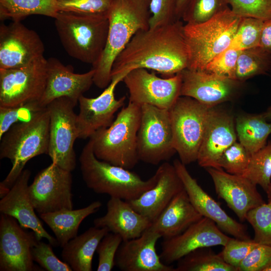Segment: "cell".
<instances>
[{
    "mask_svg": "<svg viewBox=\"0 0 271 271\" xmlns=\"http://www.w3.org/2000/svg\"><path fill=\"white\" fill-rule=\"evenodd\" d=\"M176 4L177 0H151L149 28L168 25L179 20L176 16Z\"/></svg>",
    "mask_w": 271,
    "mask_h": 271,
    "instance_id": "obj_46",
    "label": "cell"
},
{
    "mask_svg": "<svg viewBox=\"0 0 271 271\" xmlns=\"http://www.w3.org/2000/svg\"><path fill=\"white\" fill-rule=\"evenodd\" d=\"M206 170L218 198L225 201L241 222L246 220L249 211L265 203L256 185L243 176L231 174L221 168Z\"/></svg>",
    "mask_w": 271,
    "mask_h": 271,
    "instance_id": "obj_20",
    "label": "cell"
},
{
    "mask_svg": "<svg viewBox=\"0 0 271 271\" xmlns=\"http://www.w3.org/2000/svg\"><path fill=\"white\" fill-rule=\"evenodd\" d=\"M77 102L68 97L56 98L47 105L50 115L48 155L52 163L72 172L76 165L74 150L78 138L77 115L74 108Z\"/></svg>",
    "mask_w": 271,
    "mask_h": 271,
    "instance_id": "obj_10",
    "label": "cell"
},
{
    "mask_svg": "<svg viewBox=\"0 0 271 271\" xmlns=\"http://www.w3.org/2000/svg\"><path fill=\"white\" fill-rule=\"evenodd\" d=\"M189 0H177L176 16L180 20Z\"/></svg>",
    "mask_w": 271,
    "mask_h": 271,
    "instance_id": "obj_49",
    "label": "cell"
},
{
    "mask_svg": "<svg viewBox=\"0 0 271 271\" xmlns=\"http://www.w3.org/2000/svg\"><path fill=\"white\" fill-rule=\"evenodd\" d=\"M50 115L46 107L35 112L31 119L18 122L0 139V158L9 159L12 167L2 182L11 188L31 159L48 154Z\"/></svg>",
    "mask_w": 271,
    "mask_h": 271,
    "instance_id": "obj_3",
    "label": "cell"
},
{
    "mask_svg": "<svg viewBox=\"0 0 271 271\" xmlns=\"http://www.w3.org/2000/svg\"><path fill=\"white\" fill-rule=\"evenodd\" d=\"M161 236L148 228L139 237L123 241L115 258V265L122 271H176L162 262L156 250Z\"/></svg>",
    "mask_w": 271,
    "mask_h": 271,
    "instance_id": "obj_22",
    "label": "cell"
},
{
    "mask_svg": "<svg viewBox=\"0 0 271 271\" xmlns=\"http://www.w3.org/2000/svg\"><path fill=\"white\" fill-rule=\"evenodd\" d=\"M181 74L180 96L190 97L209 107L233 99L242 86L243 82L205 71L186 68Z\"/></svg>",
    "mask_w": 271,
    "mask_h": 271,
    "instance_id": "obj_18",
    "label": "cell"
},
{
    "mask_svg": "<svg viewBox=\"0 0 271 271\" xmlns=\"http://www.w3.org/2000/svg\"><path fill=\"white\" fill-rule=\"evenodd\" d=\"M43 41L19 21L0 26V69L25 66L43 56Z\"/></svg>",
    "mask_w": 271,
    "mask_h": 271,
    "instance_id": "obj_16",
    "label": "cell"
},
{
    "mask_svg": "<svg viewBox=\"0 0 271 271\" xmlns=\"http://www.w3.org/2000/svg\"><path fill=\"white\" fill-rule=\"evenodd\" d=\"M231 11L242 17L271 19V0H228Z\"/></svg>",
    "mask_w": 271,
    "mask_h": 271,
    "instance_id": "obj_41",
    "label": "cell"
},
{
    "mask_svg": "<svg viewBox=\"0 0 271 271\" xmlns=\"http://www.w3.org/2000/svg\"><path fill=\"white\" fill-rule=\"evenodd\" d=\"M235 125L239 142L251 155L266 145L271 133V122L262 113L240 114L236 117Z\"/></svg>",
    "mask_w": 271,
    "mask_h": 271,
    "instance_id": "obj_30",
    "label": "cell"
},
{
    "mask_svg": "<svg viewBox=\"0 0 271 271\" xmlns=\"http://www.w3.org/2000/svg\"><path fill=\"white\" fill-rule=\"evenodd\" d=\"M122 81L128 90L129 102L142 106L149 104L169 109L180 96L181 72L168 78H160L145 68L129 71Z\"/></svg>",
    "mask_w": 271,
    "mask_h": 271,
    "instance_id": "obj_12",
    "label": "cell"
},
{
    "mask_svg": "<svg viewBox=\"0 0 271 271\" xmlns=\"http://www.w3.org/2000/svg\"><path fill=\"white\" fill-rule=\"evenodd\" d=\"M31 174L28 169L22 171L9 193L1 200V213L14 218L21 226L32 230L39 240L45 238L53 246H59L56 238L45 230L35 213L28 192Z\"/></svg>",
    "mask_w": 271,
    "mask_h": 271,
    "instance_id": "obj_23",
    "label": "cell"
},
{
    "mask_svg": "<svg viewBox=\"0 0 271 271\" xmlns=\"http://www.w3.org/2000/svg\"><path fill=\"white\" fill-rule=\"evenodd\" d=\"M264 21L252 17L242 18L228 48L241 51L259 46Z\"/></svg>",
    "mask_w": 271,
    "mask_h": 271,
    "instance_id": "obj_36",
    "label": "cell"
},
{
    "mask_svg": "<svg viewBox=\"0 0 271 271\" xmlns=\"http://www.w3.org/2000/svg\"><path fill=\"white\" fill-rule=\"evenodd\" d=\"M202 217L184 189L174 197L149 228L164 239L169 238L181 233Z\"/></svg>",
    "mask_w": 271,
    "mask_h": 271,
    "instance_id": "obj_27",
    "label": "cell"
},
{
    "mask_svg": "<svg viewBox=\"0 0 271 271\" xmlns=\"http://www.w3.org/2000/svg\"><path fill=\"white\" fill-rule=\"evenodd\" d=\"M262 114L267 121H271V105Z\"/></svg>",
    "mask_w": 271,
    "mask_h": 271,
    "instance_id": "obj_51",
    "label": "cell"
},
{
    "mask_svg": "<svg viewBox=\"0 0 271 271\" xmlns=\"http://www.w3.org/2000/svg\"><path fill=\"white\" fill-rule=\"evenodd\" d=\"M211 107L197 161L204 168H218L223 153L237 141L233 116L228 112Z\"/></svg>",
    "mask_w": 271,
    "mask_h": 271,
    "instance_id": "obj_21",
    "label": "cell"
},
{
    "mask_svg": "<svg viewBox=\"0 0 271 271\" xmlns=\"http://www.w3.org/2000/svg\"><path fill=\"white\" fill-rule=\"evenodd\" d=\"M52 245L40 240L32 249L34 261L48 271H72L65 261L60 260L55 254Z\"/></svg>",
    "mask_w": 271,
    "mask_h": 271,
    "instance_id": "obj_45",
    "label": "cell"
},
{
    "mask_svg": "<svg viewBox=\"0 0 271 271\" xmlns=\"http://www.w3.org/2000/svg\"><path fill=\"white\" fill-rule=\"evenodd\" d=\"M128 72L112 77L110 83L98 96L88 98L82 95L79 97L80 111L76 117L78 139L90 138L97 130L111 125L115 113L125 100V96L115 98V89Z\"/></svg>",
    "mask_w": 271,
    "mask_h": 271,
    "instance_id": "obj_15",
    "label": "cell"
},
{
    "mask_svg": "<svg viewBox=\"0 0 271 271\" xmlns=\"http://www.w3.org/2000/svg\"><path fill=\"white\" fill-rule=\"evenodd\" d=\"M151 0H113L108 13L109 28L102 55L92 67L93 83L99 88L107 87L111 81L113 64L134 35L150 28Z\"/></svg>",
    "mask_w": 271,
    "mask_h": 271,
    "instance_id": "obj_2",
    "label": "cell"
},
{
    "mask_svg": "<svg viewBox=\"0 0 271 271\" xmlns=\"http://www.w3.org/2000/svg\"><path fill=\"white\" fill-rule=\"evenodd\" d=\"M141 107L137 134L139 161L153 165L169 160L175 153L169 109L149 104Z\"/></svg>",
    "mask_w": 271,
    "mask_h": 271,
    "instance_id": "obj_9",
    "label": "cell"
},
{
    "mask_svg": "<svg viewBox=\"0 0 271 271\" xmlns=\"http://www.w3.org/2000/svg\"><path fill=\"white\" fill-rule=\"evenodd\" d=\"M271 70V54L259 46L241 50L239 54L235 79L244 82L255 76L266 74Z\"/></svg>",
    "mask_w": 271,
    "mask_h": 271,
    "instance_id": "obj_33",
    "label": "cell"
},
{
    "mask_svg": "<svg viewBox=\"0 0 271 271\" xmlns=\"http://www.w3.org/2000/svg\"><path fill=\"white\" fill-rule=\"evenodd\" d=\"M177 261L176 271H238L210 247L194 250Z\"/></svg>",
    "mask_w": 271,
    "mask_h": 271,
    "instance_id": "obj_32",
    "label": "cell"
},
{
    "mask_svg": "<svg viewBox=\"0 0 271 271\" xmlns=\"http://www.w3.org/2000/svg\"><path fill=\"white\" fill-rule=\"evenodd\" d=\"M251 155L239 142L229 146L222 154L218 168L230 174L242 175L246 171Z\"/></svg>",
    "mask_w": 271,
    "mask_h": 271,
    "instance_id": "obj_38",
    "label": "cell"
},
{
    "mask_svg": "<svg viewBox=\"0 0 271 271\" xmlns=\"http://www.w3.org/2000/svg\"><path fill=\"white\" fill-rule=\"evenodd\" d=\"M72 186L71 172L53 163L42 170L28 187L36 211L41 214L72 209Z\"/></svg>",
    "mask_w": 271,
    "mask_h": 271,
    "instance_id": "obj_13",
    "label": "cell"
},
{
    "mask_svg": "<svg viewBox=\"0 0 271 271\" xmlns=\"http://www.w3.org/2000/svg\"><path fill=\"white\" fill-rule=\"evenodd\" d=\"M259 46L271 54V19L264 21Z\"/></svg>",
    "mask_w": 271,
    "mask_h": 271,
    "instance_id": "obj_48",
    "label": "cell"
},
{
    "mask_svg": "<svg viewBox=\"0 0 271 271\" xmlns=\"http://www.w3.org/2000/svg\"><path fill=\"white\" fill-rule=\"evenodd\" d=\"M261 271H271V260L262 268Z\"/></svg>",
    "mask_w": 271,
    "mask_h": 271,
    "instance_id": "obj_53",
    "label": "cell"
},
{
    "mask_svg": "<svg viewBox=\"0 0 271 271\" xmlns=\"http://www.w3.org/2000/svg\"><path fill=\"white\" fill-rule=\"evenodd\" d=\"M113 0H59V12L108 15Z\"/></svg>",
    "mask_w": 271,
    "mask_h": 271,
    "instance_id": "obj_40",
    "label": "cell"
},
{
    "mask_svg": "<svg viewBox=\"0 0 271 271\" xmlns=\"http://www.w3.org/2000/svg\"><path fill=\"white\" fill-rule=\"evenodd\" d=\"M266 192L271 184V140L251 156L248 166L242 175Z\"/></svg>",
    "mask_w": 271,
    "mask_h": 271,
    "instance_id": "obj_34",
    "label": "cell"
},
{
    "mask_svg": "<svg viewBox=\"0 0 271 271\" xmlns=\"http://www.w3.org/2000/svg\"><path fill=\"white\" fill-rule=\"evenodd\" d=\"M47 72L44 56L24 67L0 69V106L39 101L45 88Z\"/></svg>",
    "mask_w": 271,
    "mask_h": 271,
    "instance_id": "obj_11",
    "label": "cell"
},
{
    "mask_svg": "<svg viewBox=\"0 0 271 271\" xmlns=\"http://www.w3.org/2000/svg\"><path fill=\"white\" fill-rule=\"evenodd\" d=\"M123 241L118 234L108 232L99 242L96 252L98 255L97 271H110L115 265L118 249Z\"/></svg>",
    "mask_w": 271,
    "mask_h": 271,
    "instance_id": "obj_43",
    "label": "cell"
},
{
    "mask_svg": "<svg viewBox=\"0 0 271 271\" xmlns=\"http://www.w3.org/2000/svg\"><path fill=\"white\" fill-rule=\"evenodd\" d=\"M102 203L95 201L78 209H66L40 214V218L51 228L62 247L77 235L83 220L99 210Z\"/></svg>",
    "mask_w": 271,
    "mask_h": 271,
    "instance_id": "obj_29",
    "label": "cell"
},
{
    "mask_svg": "<svg viewBox=\"0 0 271 271\" xmlns=\"http://www.w3.org/2000/svg\"><path fill=\"white\" fill-rule=\"evenodd\" d=\"M10 189L1 182L0 183V197L2 198L5 197L9 193Z\"/></svg>",
    "mask_w": 271,
    "mask_h": 271,
    "instance_id": "obj_50",
    "label": "cell"
},
{
    "mask_svg": "<svg viewBox=\"0 0 271 271\" xmlns=\"http://www.w3.org/2000/svg\"><path fill=\"white\" fill-rule=\"evenodd\" d=\"M59 0H0V19L21 22L28 16L40 15L55 19Z\"/></svg>",
    "mask_w": 271,
    "mask_h": 271,
    "instance_id": "obj_31",
    "label": "cell"
},
{
    "mask_svg": "<svg viewBox=\"0 0 271 271\" xmlns=\"http://www.w3.org/2000/svg\"><path fill=\"white\" fill-rule=\"evenodd\" d=\"M242 18L229 8L205 22L184 25L187 68L205 71L207 64L229 46Z\"/></svg>",
    "mask_w": 271,
    "mask_h": 271,
    "instance_id": "obj_7",
    "label": "cell"
},
{
    "mask_svg": "<svg viewBox=\"0 0 271 271\" xmlns=\"http://www.w3.org/2000/svg\"><path fill=\"white\" fill-rule=\"evenodd\" d=\"M106 227H91L70 239L63 247L61 256L74 271H91L93 255L103 237L109 232Z\"/></svg>",
    "mask_w": 271,
    "mask_h": 271,
    "instance_id": "obj_28",
    "label": "cell"
},
{
    "mask_svg": "<svg viewBox=\"0 0 271 271\" xmlns=\"http://www.w3.org/2000/svg\"><path fill=\"white\" fill-rule=\"evenodd\" d=\"M43 108L39 101L15 106H0V139L14 124L29 120L35 112Z\"/></svg>",
    "mask_w": 271,
    "mask_h": 271,
    "instance_id": "obj_39",
    "label": "cell"
},
{
    "mask_svg": "<svg viewBox=\"0 0 271 271\" xmlns=\"http://www.w3.org/2000/svg\"><path fill=\"white\" fill-rule=\"evenodd\" d=\"M54 19L58 35L67 54L94 66L106 45L108 15L59 12Z\"/></svg>",
    "mask_w": 271,
    "mask_h": 271,
    "instance_id": "obj_4",
    "label": "cell"
},
{
    "mask_svg": "<svg viewBox=\"0 0 271 271\" xmlns=\"http://www.w3.org/2000/svg\"><path fill=\"white\" fill-rule=\"evenodd\" d=\"M246 220L253 229V240L259 244L271 245V201L249 211Z\"/></svg>",
    "mask_w": 271,
    "mask_h": 271,
    "instance_id": "obj_37",
    "label": "cell"
},
{
    "mask_svg": "<svg viewBox=\"0 0 271 271\" xmlns=\"http://www.w3.org/2000/svg\"><path fill=\"white\" fill-rule=\"evenodd\" d=\"M141 118V106L129 102L109 126L97 130L89 138L95 157L128 170L134 168L139 161L137 134Z\"/></svg>",
    "mask_w": 271,
    "mask_h": 271,
    "instance_id": "obj_6",
    "label": "cell"
},
{
    "mask_svg": "<svg viewBox=\"0 0 271 271\" xmlns=\"http://www.w3.org/2000/svg\"><path fill=\"white\" fill-rule=\"evenodd\" d=\"M94 73L92 69L84 73H75L71 66L64 65L57 58H49L45 88L39 100L40 105L46 107L54 99L62 97L78 102L93 83Z\"/></svg>",
    "mask_w": 271,
    "mask_h": 271,
    "instance_id": "obj_24",
    "label": "cell"
},
{
    "mask_svg": "<svg viewBox=\"0 0 271 271\" xmlns=\"http://www.w3.org/2000/svg\"><path fill=\"white\" fill-rule=\"evenodd\" d=\"M183 26L179 20L138 31L114 61L111 78L139 68L156 71L168 78L187 68L189 53Z\"/></svg>",
    "mask_w": 271,
    "mask_h": 271,
    "instance_id": "obj_1",
    "label": "cell"
},
{
    "mask_svg": "<svg viewBox=\"0 0 271 271\" xmlns=\"http://www.w3.org/2000/svg\"><path fill=\"white\" fill-rule=\"evenodd\" d=\"M155 173L157 180L155 186L139 198L127 201L134 210L152 222L158 218L174 197L184 189L173 164L165 162Z\"/></svg>",
    "mask_w": 271,
    "mask_h": 271,
    "instance_id": "obj_25",
    "label": "cell"
},
{
    "mask_svg": "<svg viewBox=\"0 0 271 271\" xmlns=\"http://www.w3.org/2000/svg\"><path fill=\"white\" fill-rule=\"evenodd\" d=\"M230 238L213 221L203 217L181 233L164 239L160 256L163 262L170 265L197 249L223 246Z\"/></svg>",
    "mask_w": 271,
    "mask_h": 271,
    "instance_id": "obj_17",
    "label": "cell"
},
{
    "mask_svg": "<svg viewBox=\"0 0 271 271\" xmlns=\"http://www.w3.org/2000/svg\"><path fill=\"white\" fill-rule=\"evenodd\" d=\"M82 178L88 188L97 194L125 201L136 199L156 184L155 173L147 180L130 170L98 159L89 139L79 157Z\"/></svg>",
    "mask_w": 271,
    "mask_h": 271,
    "instance_id": "obj_5",
    "label": "cell"
},
{
    "mask_svg": "<svg viewBox=\"0 0 271 271\" xmlns=\"http://www.w3.org/2000/svg\"><path fill=\"white\" fill-rule=\"evenodd\" d=\"M14 218L1 213L0 217V270L32 271V249L40 240L32 231H26Z\"/></svg>",
    "mask_w": 271,
    "mask_h": 271,
    "instance_id": "obj_14",
    "label": "cell"
},
{
    "mask_svg": "<svg viewBox=\"0 0 271 271\" xmlns=\"http://www.w3.org/2000/svg\"><path fill=\"white\" fill-rule=\"evenodd\" d=\"M152 223L127 201L115 197L108 200L105 214L93 220L94 226L107 228L110 232L119 235L123 241L140 237Z\"/></svg>",
    "mask_w": 271,
    "mask_h": 271,
    "instance_id": "obj_26",
    "label": "cell"
},
{
    "mask_svg": "<svg viewBox=\"0 0 271 271\" xmlns=\"http://www.w3.org/2000/svg\"><path fill=\"white\" fill-rule=\"evenodd\" d=\"M271 260V245L258 243L238 267V271H261Z\"/></svg>",
    "mask_w": 271,
    "mask_h": 271,
    "instance_id": "obj_47",
    "label": "cell"
},
{
    "mask_svg": "<svg viewBox=\"0 0 271 271\" xmlns=\"http://www.w3.org/2000/svg\"><path fill=\"white\" fill-rule=\"evenodd\" d=\"M240 51L228 48L211 60L205 71L222 77L235 79L236 63Z\"/></svg>",
    "mask_w": 271,
    "mask_h": 271,
    "instance_id": "obj_42",
    "label": "cell"
},
{
    "mask_svg": "<svg viewBox=\"0 0 271 271\" xmlns=\"http://www.w3.org/2000/svg\"><path fill=\"white\" fill-rule=\"evenodd\" d=\"M173 165L181 179L190 202L203 216L213 221L223 232L243 240L251 239L246 226L230 217L211 196L199 185L180 160Z\"/></svg>",
    "mask_w": 271,
    "mask_h": 271,
    "instance_id": "obj_19",
    "label": "cell"
},
{
    "mask_svg": "<svg viewBox=\"0 0 271 271\" xmlns=\"http://www.w3.org/2000/svg\"><path fill=\"white\" fill-rule=\"evenodd\" d=\"M228 0H189L181 18L189 24L205 22L230 8Z\"/></svg>",
    "mask_w": 271,
    "mask_h": 271,
    "instance_id": "obj_35",
    "label": "cell"
},
{
    "mask_svg": "<svg viewBox=\"0 0 271 271\" xmlns=\"http://www.w3.org/2000/svg\"><path fill=\"white\" fill-rule=\"evenodd\" d=\"M267 195L268 202L271 201V184L268 188L267 191L266 192Z\"/></svg>",
    "mask_w": 271,
    "mask_h": 271,
    "instance_id": "obj_52",
    "label": "cell"
},
{
    "mask_svg": "<svg viewBox=\"0 0 271 271\" xmlns=\"http://www.w3.org/2000/svg\"><path fill=\"white\" fill-rule=\"evenodd\" d=\"M257 244L253 239L243 240L230 237L218 254L226 263L238 270L240 263Z\"/></svg>",
    "mask_w": 271,
    "mask_h": 271,
    "instance_id": "obj_44",
    "label": "cell"
},
{
    "mask_svg": "<svg viewBox=\"0 0 271 271\" xmlns=\"http://www.w3.org/2000/svg\"><path fill=\"white\" fill-rule=\"evenodd\" d=\"M210 108L193 98L181 96L169 109L174 148L185 165L197 160Z\"/></svg>",
    "mask_w": 271,
    "mask_h": 271,
    "instance_id": "obj_8",
    "label": "cell"
}]
</instances>
